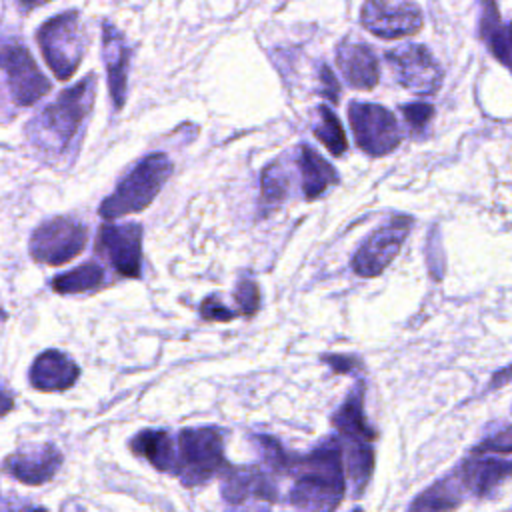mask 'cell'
Listing matches in <instances>:
<instances>
[{"instance_id": "obj_8", "label": "cell", "mask_w": 512, "mask_h": 512, "mask_svg": "<svg viewBox=\"0 0 512 512\" xmlns=\"http://www.w3.org/2000/svg\"><path fill=\"white\" fill-rule=\"evenodd\" d=\"M412 224L414 220L408 214L392 216L360 244L352 258V270L364 278L378 276L400 252Z\"/></svg>"}, {"instance_id": "obj_7", "label": "cell", "mask_w": 512, "mask_h": 512, "mask_svg": "<svg viewBox=\"0 0 512 512\" xmlns=\"http://www.w3.org/2000/svg\"><path fill=\"white\" fill-rule=\"evenodd\" d=\"M350 126L358 148L370 156H382L398 148L402 134L394 114L372 102H352L348 108Z\"/></svg>"}, {"instance_id": "obj_15", "label": "cell", "mask_w": 512, "mask_h": 512, "mask_svg": "<svg viewBox=\"0 0 512 512\" xmlns=\"http://www.w3.org/2000/svg\"><path fill=\"white\" fill-rule=\"evenodd\" d=\"M336 64L346 82L358 90H370L380 80L378 60L372 48L362 42H354L350 38L342 40L336 48Z\"/></svg>"}, {"instance_id": "obj_5", "label": "cell", "mask_w": 512, "mask_h": 512, "mask_svg": "<svg viewBox=\"0 0 512 512\" xmlns=\"http://www.w3.org/2000/svg\"><path fill=\"white\" fill-rule=\"evenodd\" d=\"M88 240L86 226L68 216L42 222L30 236V256L36 262L60 266L76 258Z\"/></svg>"}, {"instance_id": "obj_35", "label": "cell", "mask_w": 512, "mask_h": 512, "mask_svg": "<svg viewBox=\"0 0 512 512\" xmlns=\"http://www.w3.org/2000/svg\"><path fill=\"white\" fill-rule=\"evenodd\" d=\"M30 512H46L44 508H36V510H30Z\"/></svg>"}, {"instance_id": "obj_21", "label": "cell", "mask_w": 512, "mask_h": 512, "mask_svg": "<svg viewBox=\"0 0 512 512\" xmlns=\"http://www.w3.org/2000/svg\"><path fill=\"white\" fill-rule=\"evenodd\" d=\"M224 496L232 504H240L248 498H262V500H274V486L260 474L250 470H240L226 478L224 482Z\"/></svg>"}, {"instance_id": "obj_19", "label": "cell", "mask_w": 512, "mask_h": 512, "mask_svg": "<svg viewBox=\"0 0 512 512\" xmlns=\"http://www.w3.org/2000/svg\"><path fill=\"white\" fill-rule=\"evenodd\" d=\"M296 166L302 176V192L308 200L324 194L328 186L338 184L336 170L308 144H300L296 152Z\"/></svg>"}, {"instance_id": "obj_9", "label": "cell", "mask_w": 512, "mask_h": 512, "mask_svg": "<svg viewBox=\"0 0 512 512\" xmlns=\"http://www.w3.org/2000/svg\"><path fill=\"white\" fill-rule=\"evenodd\" d=\"M396 80L416 94H434L442 86L444 72L422 44H404L386 52Z\"/></svg>"}, {"instance_id": "obj_36", "label": "cell", "mask_w": 512, "mask_h": 512, "mask_svg": "<svg viewBox=\"0 0 512 512\" xmlns=\"http://www.w3.org/2000/svg\"><path fill=\"white\" fill-rule=\"evenodd\" d=\"M354 512H362V510H354Z\"/></svg>"}, {"instance_id": "obj_25", "label": "cell", "mask_w": 512, "mask_h": 512, "mask_svg": "<svg viewBox=\"0 0 512 512\" xmlns=\"http://www.w3.org/2000/svg\"><path fill=\"white\" fill-rule=\"evenodd\" d=\"M318 120L314 124V136L328 148L330 154L342 156L348 148V140L338 116L324 104L318 106Z\"/></svg>"}, {"instance_id": "obj_30", "label": "cell", "mask_w": 512, "mask_h": 512, "mask_svg": "<svg viewBox=\"0 0 512 512\" xmlns=\"http://www.w3.org/2000/svg\"><path fill=\"white\" fill-rule=\"evenodd\" d=\"M234 298L240 306V314H254L258 310V302H260V296H258V286L252 282V280H240L238 286H236V292H234Z\"/></svg>"}, {"instance_id": "obj_2", "label": "cell", "mask_w": 512, "mask_h": 512, "mask_svg": "<svg viewBox=\"0 0 512 512\" xmlns=\"http://www.w3.org/2000/svg\"><path fill=\"white\" fill-rule=\"evenodd\" d=\"M344 490L340 448L328 444L316 448L300 464V474L290 492L294 512H334Z\"/></svg>"}, {"instance_id": "obj_13", "label": "cell", "mask_w": 512, "mask_h": 512, "mask_svg": "<svg viewBox=\"0 0 512 512\" xmlns=\"http://www.w3.org/2000/svg\"><path fill=\"white\" fill-rule=\"evenodd\" d=\"M454 474L466 492L482 498L492 494L504 480L512 478V460L472 454L460 462Z\"/></svg>"}, {"instance_id": "obj_28", "label": "cell", "mask_w": 512, "mask_h": 512, "mask_svg": "<svg viewBox=\"0 0 512 512\" xmlns=\"http://www.w3.org/2000/svg\"><path fill=\"white\" fill-rule=\"evenodd\" d=\"M490 452H512V426H504L502 430L490 434L480 444L472 448V454H490Z\"/></svg>"}, {"instance_id": "obj_4", "label": "cell", "mask_w": 512, "mask_h": 512, "mask_svg": "<svg viewBox=\"0 0 512 512\" xmlns=\"http://www.w3.org/2000/svg\"><path fill=\"white\" fill-rule=\"evenodd\" d=\"M36 40L54 76L58 80L72 78L86 50V36L80 14L76 10L56 14L38 28Z\"/></svg>"}, {"instance_id": "obj_11", "label": "cell", "mask_w": 512, "mask_h": 512, "mask_svg": "<svg viewBox=\"0 0 512 512\" xmlns=\"http://www.w3.org/2000/svg\"><path fill=\"white\" fill-rule=\"evenodd\" d=\"M360 20L374 36L390 40L420 32L422 10L410 0H366Z\"/></svg>"}, {"instance_id": "obj_6", "label": "cell", "mask_w": 512, "mask_h": 512, "mask_svg": "<svg viewBox=\"0 0 512 512\" xmlns=\"http://www.w3.org/2000/svg\"><path fill=\"white\" fill-rule=\"evenodd\" d=\"M176 472L184 484H200L224 466L222 436L212 428L182 430L178 436Z\"/></svg>"}, {"instance_id": "obj_16", "label": "cell", "mask_w": 512, "mask_h": 512, "mask_svg": "<svg viewBox=\"0 0 512 512\" xmlns=\"http://www.w3.org/2000/svg\"><path fill=\"white\" fill-rule=\"evenodd\" d=\"M62 454L54 446L24 450L6 460V470L26 484H42L50 480L60 468Z\"/></svg>"}, {"instance_id": "obj_22", "label": "cell", "mask_w": 512, "mask_h": 512, "mask_svg": "<svg viewBox=\"0 0 512 512\" xmlns=\"http://www.w3.org/2000/svg\"><path fill=\"white\" fill-rule=\"evenodd\" d=\"M132 450L144 456L158 470H170L176 464V454L170 436L164 430H144L132 440Z\"/></svg>"}, {"instance_id": "obj_26", "label": "cell", "mask_w": 512, "mask_h": 512, "mask_svg": "<svg viewBox=\"0 0 512 512\" xmlns=\"http://www.w3.org/2000/svg\"><path fill=\"white\" fill-rule=\"evenodd\" d=\"M288 192V178L278 162H272L262 172V204L278 206Z\"/></svg>"}, {"instance_id": "obj_31", "label": "cell", "mask_w": 512, "mask_h": 512, "mask_svg": "<svg viewBox=\"0 0 512 512\" xmlns=\"http://www.w3.org/2000/svg\"><path fill=\"white\" fill-rule=\"evenodd\" d=\"M200 314L206 320H232L238 312L228 310L216 296H208L202 304H200Z\"/></svg>"}, {"instance_id": "obj_17", "label": "cell", "mask_w": 512, "mask_h": 512, "mask_svg": "<svg viewBox=\"0 0 512 512\" xmlns=\"http://www.w3.org/2000/svg\"><path fill=\"white\" fill-rule=\"evenodd\" d=\"M78 374V366L66 354L58 350H46L34 360L30 368V382L38 390L54 392L72 386Z\"/></svg>"}, {"instance_id": "obj_27", "label": "cell", "mask_w": 512, "mask_h": 512, "mask_svg": "<svg viewBox=\"0 0 512 512\" xmlns=\"http://www.w3.org/2000/svg\"><path fill=\"white\" fill-rule=\"evenodd\" d=\"M372 464H374L372 448L366 442H356L348 456V474L356 484V492H360L366 486L372 472Z\"/></svg>"}, {"instance_id": "obj_34", "label": "cell", "mask_w": 512, "mask_h": 512, "mask_svg": "<svg viewBox=\"0 0 512 512\" xmlns=\"http://www.w3.org/2000/svg\"><path fill=\"white\" fill-rule=\"evenodd\" d=\"M16 2H18V6H20V8L30 10V8H38V6L46 4V2H52V0H16Z\"/></svg>"}, {"instance_id": "obj_20", "label": "cell", "mask_w": 512, "mask_h": 512, "mask_svg": "<svg viewBox=\"0 0 512 512\" xmlns=\"http://www.w3.org/2000/svg\"><path fill=\"white\" fill-rule=\"evenodd\" d=\"M462 484L456 474L440 478L428 486L408 508V512H450L462 502Z\"/></svg>"}, {"instance_id": "obj_32", "label": "cell", "mask_w": 512, "mask_h": 512, "mask_svg": "<svg viewBox=\"0 0 512 512\" xmlns=\"http://www.w3.org/2000/svg\"><path fill=\"white\" fill-rule=\"evenodd\" d=\"M320 78H322V84H320L322 94H324L328 100L338 102V96H340V90H338V88H340V86H338V82H336L332 70H330L326 64L320 66Z\"/></svg>"}, {"instance_id": "obj_14", "label": "cell", "mask_w": 512, "mask_h": 512, "mask_svg": "<svg viewBox=\"0 0 512 512\" xmlns=\"http://www.w3.org/2000/svg\"><path fill=\"white\" fill-rule=\"evenodd\" d=\"M102 58L108 74V90L114 102V108L120 110L126 100V78L130 64V48L124 34L112 24H102Z\"/></svg>"}, {"instance_id": "obj_33", "label": "cell", "mask_w": 512, "mask_h": 512, "mask_svg": "<svg viewBox=\"0 0 512 512\" xmlns=\"http://www.w3.org/2000/svg\"><path fill=\"white\" fill-rule=\"evenodd\" d=\"M512 382V364L500 368L498 372L492 374L490 378V388H500V386H506Z\"/></svg>"}, {"instance_id": "obj_29", "label": "cell", "mask_w": 512, "mask_h": 512, "mask_svg": "<svg viewBox=\"0 0 512 512\" xmlns=\"http://www.w3.org/2000/svg\"><path fill=\"white\" fill-rule=\"evenodd\" d=\"M402 114L408 122V126L412 128L414 134H420L424 132V128L428 126V122L432 120L434 116V108L426 102H412V104H404L402 108Z\"/></svg>"}, {"instance_id": "obj_10", "label": "cell", "mask_w": 512, "mask_h": 512, "mask_svg": "<svg viewBox=\"0 0 512 512\" xmlns=\"http://www.w3.org/2000/svg\"><path fill=\"white\" fill-rule=\"evenodd\" d=\"M2 68L6 84L16 106H30L38 102L52 86L40 72L28 48L18 42H8L2 48Z\"/></svg>"}, {"instance_id": "obj_12", "label": "cell", "mask_w": 512, "mask_h": 512, "mask_svg": "<svg viewBox=\"0 0 512 512\" xmlns=\"http://www.w3.org/2000/svg\"><path fill=\"white\" fill-rule=\"evenodd\" d=\"M96 250L110 260L116 272L138 278L142 266V226L134 222L100 226Z\"/></svg>"}, {"instance_id": "obj_23", "label": "cell", "mask_w": 512, "mask_h": 512, "mask_svg": "<svg viewBox=\"0 0 512 512\" xmlns=\"http://www.w3.org/2000/svg\"><path fill=\"white\" fill-rule=\"evenodd\" d=\"M104 270L96 262H84L82 266L58 274L52 280V290L58 294H76V292H88L102 284Z\"/></svg>"}, {"instance_id": "obj_18", "label": "cell", "mask_w": 512, "mask_h": 512, "mask_svg": "<svg viewBox=\"0 0 512 512\" xmlns=\"http://www.w3.org/2000/svg\"><path fill=\"white\" fill-rule=\"evenodd\" d=\"M478 30L492 56L512 72V22L502 24L494 0H482Z\"/></svg>"}, {"instance_id": "obj_3", "label": "cell", "mask_w": 512, "mask_h": 512, "mask_svg": "<svg viewBox=\"0 0 512 512\" xmlns=\"http://www.w3.org/2000/svg\"><path fill=\"white\" fill-rule=\"evenodd\" d=\"M172 162L166 154L154 152L142 158L116 186V190L100 204V216L114 220L134 214L150 206L164 182L172 174Z\"/></svg>"}, {"instance_id": "obj_24", "label": "cell", "mask_w": 512, "mask_h": 512, "mask_svg": "<svg viewBox=\"0 0 512 512\" xmlns=\"http://www.w3.org/2000/svg\"><path fill=\"white\" fill-rule=\"evenodd\" d=\"M334 424L336 428L350 436L352 440L356 442H366L372 440L376 434L372 432V428L366 424L364 420V410H362V400L358 394H352L344 404L342 408L334 414Z\"/></svg>"}, {"instance_id": "obj_1", "label": "cell", "mask_w": 512, "mask_h": 512, "mask_svg": "<svg viewBox=\"0 0 512 512\" xmlns=\"http://www.w3.org/2000/svg\"><path fill=\"white\" fill-rule=\"evenodd\" d=\"M96 90L94 74L58 94L26 128L32 144L42 152L62 154L78 136L84 118L90 114Z\"/></svg>"}]
</instances>
